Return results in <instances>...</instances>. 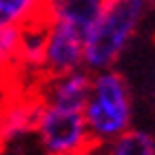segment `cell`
Returning a JSON list of instances; mask_svg holds the SVG:
<instances>
[{
    "mask_svg": "<svg viewBox=\"0 0 155 155\" xmlns=\"http://www.w3.org/2000/svg\"><path fill=\"white\" fill-rule=\"evenodd\" d=\"M146 11L149 5L144 0H104L100 18L84 38V71L93 75L115 69V62L135 38Z\"/></svg>",
    "mask_w": 155,
    "mask_h": 155,
    "instance_id": "obj_1",
    "label": "cell"
},
{
    "mask_svg": "<svg viewBox=\"0 0 155 155\" xmlns=\"http://www.w3.org/2000/svg\"><path fill=\"white\" fill-rule=\"evenodd\" d=\"M95 146H104L133 126V95L129 80L117 69L91 75V93L82 109Z\"/></svg>",
    "mask_w": 155,
    "mask_h": 155,
    "instance_id": "obj_2",
    "label": "cell"
},
{
    "mask_svg": "<svg viewBox=\"0 0 155 155\" xmlns=\"http://www.w3.org/2000/svg\"><path fill=\"white\" fill-rule=\"evenodd\" d=\"M42 155H91L95 149L82 113L60 111L42 104L36 133Z\"/></svg>",
    "mask_w": 155,
    "mask_h": 155,
    "instance_id": "obj_3",
    "label": "cell"
},
{
    "mask_svg": "<svg viewBox=\"0 0 155 155\" xmlns=\"http://www.w3.org/2000/svg\"><path fill=\"white\" fill-rule=\"evenodd\" d=\"M45 25H47V40H45V69H42V73H47L49 78H58L80 71L84 58V36L62 22H55V20H45Z\"/></svg>",
    "mask_w": 155,
    "mask_h": 155,
    "instance_id": "obj_4",
    "label": "cell"
},
{
    "mask_svg": "<svg viewBox=\"0 0 155 155\" xmlns=\"http://www.w3.org/2000/svg\"><path fill=\"white\" fill-rule=\"evenodd\" d=\"M89 93H91V73L80 69V71L67 75L49 78L40 91V102L45 107H53L60 111L82 113Z\"/></svg>",
    "mask_w": 155,
    "mask_h": 155,
    "instance_id": "obj_5",
    "label": "cell"
},
{
    "mask_svg": "<svg viewBox=\"0 0 155 155\" xmlns=\"http://www.w3.org/2000/svg\"><path fill=\"white\" fill-rule=\"evenodd\" d=\"M42 111L40 95H22L0 111V146H11L36 133Z\"/></svg>",
    "mask_w": 155,
    "mask_h": 155,
    "instance_id": "obj_6",
    "label": "cell"
},
{
    "mask_svg": "<svg viewBox=\"0 0 155 155\" xmlns=\"http://www.w3.org/2000/svg\"><path fill=\"white\" fill-rule=\"evenodd\" d=\"M102 7L104 0H53L42 5V18L62 22L87 38L91 27L100 18Z\"/></svg>",
    "mask_w": 155,
    "mask_h": 155,
    "instance_id": "obj_7",
    "label": "cell"
},
{
    "mask_svg": "<svg viewBox=\"0 0 155 155\" xmlns=\"http://www.w3.org/2000/svg\"><path fill=\"white\" fill-rule=\"evenodd\" d=\"M45 40H47V25L42 18L25 27L18 51V69H25L27 73H42V69H45Z\"/></svg>",
    "mask_w": 155,
    "mask_h": 155,
    "instance_id": "obj_8",
    "label": "cell"
},
{
    "mask_svg": "<svg viewBox=\"0 0 155 155\" xmlns=\"http://www.w3.org/2000/svg\"><path fill=\"white\" fill-rule=\"evenodd\" d=\"M104 155H155V135L144 129L131 126L126 133L102 146Z\"/></svg>",
    "mask_w": 155,
    "mask_h": 155,
    "instance_id": "obj_9",
    "label": "cell"
},
{
    "mask_svg": "<svg viewBox=\"0 0 155 155\" xmlns=\"http://www.w3.org/2000/svg\"><path fill=\"white\" fill-rule=\"evenodd\" d=\"M42 18V2L36 0H0V27L25 29Z\"/></svg>",
    "mask_w": 155,
    "mask_h": 155,
    "instance_id": "obj_10",
    "label": "cell"
},
{
    "mask_svg": "<svg viewBox=\"0 0 155 155\" xmlns=\"http://www.w3.org/2000/svg\"><path fill=\"white\" fill-rule=\"evenodd\" d=\"M20 38H22V29L0 27V75L18 69Z\"/></svg>",
    "mask_w": 155,
    "mask_h": 155,
    "instance_id": "obj_11",
    "label": "cell"
},
{
    "mask_svg": "<svg viewBox=\"0 0 155 155\" xmlns=\"http://www.w3.org/2000/svg\"><path fill=\"white\" fill-rule=\"evenodd\" d=\"M0 78H2V75H0Z\"/></svg>",
    "mask_w": 155,
    "mask_h": 155,
    "instance_id": "obj_12",
    "label": "cell"
}]
</instances>
